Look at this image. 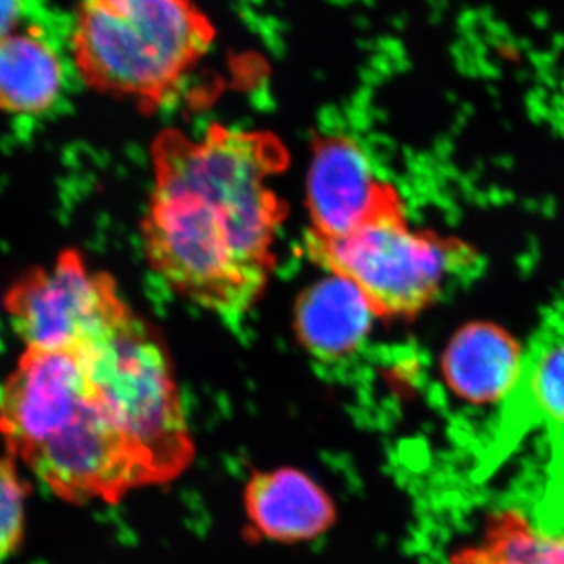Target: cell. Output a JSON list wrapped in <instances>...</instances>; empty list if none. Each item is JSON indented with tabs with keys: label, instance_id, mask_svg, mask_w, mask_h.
<instances>
[{
	"label": "cell",
	"instance_id": "cell-5",
	"mask_svg": "<svg viewBox=\"0 0 564 564\" xmlns=\"http://www.w3.org/2000/svg\"><path fill=\"white\" fill-rule=\"evenodd\" d=\"M3 311L25 347L76 348L95 343L133 313L111 274L91 269L76 248L33 267L10 285Z\"/></svg>",
	"mask_w": 564,
	"mask_h": 564
},
{
	"label": "cell",
	"instance_id": "cell-1",
	"mask_svg": "<svg viewBox=\"0 0 564 564\" xmlns=\"http://www.w3.org/2000/svg\"><path fill=\"white\" fill-rule=\"evenodd\" d=\"M288 163L282 141L265 131L210 124L202 137L159 133L140 223L152 273L223 321L250 314L276 267L274 243L288 207L273 177Z\"/></svg>",
	"mask_w": 564,
	"mask_h": 564
},
{
	"label": "cell",
	"instance_id": "cell-11",
	"mask_svg": "<svg viewBox=\"0 0 564 564\" xmlns=\"http://www.w3.org/2000/svg\"><path fill=\"white\" fill-rule=\"evenodd\" d=\"M62 84L61 61L44 41L25 33L0 40V111L44 113L57 101Z\"/></svg>",
	"mask_w": 564,
	"mask_h": 564
},
{
	"label": "cell",
	"instance_id": "cell-14",
	"mask_svg": "<svg viewBox=\"0 0 564 564\" xmlns=\"http://www.w3.org/2000/svg\"><path fill=\"white\" fill-rule=\"evenodd\" d=\"M24 0H0V40L13 33L20 20Z\"/></svg>",
	"mask_w": 564,
	"mask_h": 564
},
{
	"label": "cell",
	"instance_id": "cell-10",
	"mask_svg": "<svg viewBox=\"0 0 564 564\" xmlns=\"http://www.w3.org/2000/svg\"><path fill=\"white\" fill-rule=\"evenodd\" d=\"M521 362V348L510 334L499 326L477 323L455 334L441 367L455 395L464 402L488 404L507 399Z\"/></svg>",
	"mask_w": 564,
	"mask_h": 564
},
{
	"label": "cell",
	"instance_id": "cell-7",
	"mask_svg": "<svg viewBox=\"0 0 564 564\" xmlns=\"http://www.w3.org/2000/svg\"><path fill=\"white\" fill-rule=\"evenodd\" d=\"M503 402L488 459L491 466L536 426L564 437V317L551 318L534 334L522 352L518 380Z\"/></svg>",
	"mask_w": 564,
	"mask_h": 564
},
{
	"label": "cell",
	"instance_id": "cell-8",
	"mask_svg": "<svg viewBox=\"0 0 564 564\" xmlns=\"http://www.w3.org/2000/svg\"><path fill=\"white\" fill-rule=\"evenodd\" d=\"M252 534L276 543H303L328 532L336 507L328 492L295 467L252 475L243 494Z\"/></svg>",
	"mask_w": 564,
	"mask_h": 564
},
{
	"label": "cell",
	"instance_id": "cell-4",
	"mask_svg": "<svg viewBox=\"0 0 564 564\" xmlns=\"http://www.w3.org/2000/svg\"><path fill=\"white\" fill-rule=\"evenodd\" d=\"M303 251L326 274L355 285L375 318L386 322L413 321L440 300L448 281L477 265L462 240L411 228L402 196L347 236L304 232Z\"/></svg>",
	"mask_w": 564,
	"mask_h": 564
},
{
	"label": "cell",
	"instance_id": "cell-6",
	"mask_svg": "<svg viewBox=\"0 0 564 564\" xmlns=\"http://www.w3.org/2000/svg\"><path fill=\"white\" fill-rule=\"evenodd\" d=\"M397 196L399 191L377 177L366 152L350 137L326 133L314 140L306 182V234L322 239L347 236Z\"/></svg>",
	"mask_w": 564,
	"mask_h": 564
},
{
	"label": "cell",
	"instance_id": "cell-12",
	"mask_svg": "<svg viewBox=\"0 0 564 564\" xmlns=\"http://www.w3.org/2000/svg\"><path fill=\"white\" fill-rule=\"evenodd\" d=\"M451 564H564V533L541 532L519 511H499L481 543L452 556Z\"/></svg>",
	"mask_w": 564,
	"mask_h": 564
},
{
	"label": "cell",
	"instance_id": "cell-9",
	"mask_svg": "<svg viewBox=\"0 0 564 564\" xmlns=\"http://www.w3.org/2000/svg\"><path fill=\"white\" fill-rule=\"evenodd\" d=\"M375 315L358 289L343 278H326L300 293L293 329L304 350L318 361L336 362L359 350Z\"/></svg>",
	"mask_w": 564,
	"mask_h": 564
},
{
	"label": "cell",
	"instance_id": "cell-13",
	"mask_svg": "<svg viewBox=\"0 0 564 564\" xmlns=\"http://www.w3.org/2000/svg\"><path fill=\"white\" fill-rule=\"evenodd\" d=\"M29 492L31 486L18 470L17 459L0 455V563L18 552L24 541Z\"/></svg>",
	"mask_w": 564,
	"mask_h": 564
},
{
	"label": "cell",
	"instance_id": "cell-3",
	"mask_svg": "<svg viewBox=\"0 0 564 564\" xmlns=\"http://www.w3.org/2000/svg\"><path fill=\"white\" fill-rule=\"evenodd\" d=\"M217 43V25L198 0H80L70 46L93 91L158 110Z\"/></svg>",
	"mask_w": 564,
	"mask_h": 564
},
{
	"label": "cell",
	"instance_id": "cell-2",
	"mask_svg": "<svg viewBox=\"0 0 564 564\" xmlns=\"http://www.w3.org/2000/svg\"><path fill=\"white\" fill-rule=\"evenodd\" d=\"M0 436L11 458L69 503L120 502L182 473L85 347H25L0 389Z\"/></svg>",
	"mask_w": 564,
	"mask_h": 564
}]
</instances>
